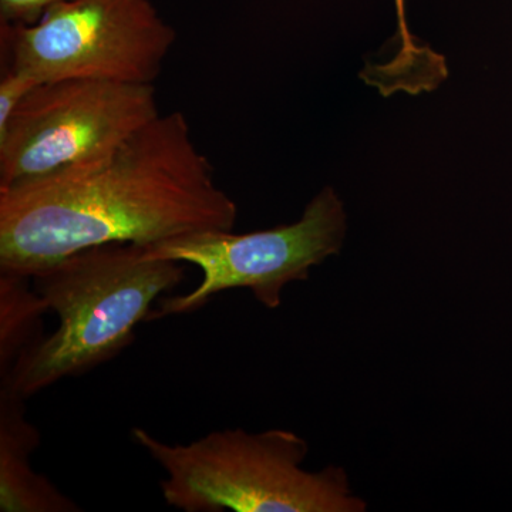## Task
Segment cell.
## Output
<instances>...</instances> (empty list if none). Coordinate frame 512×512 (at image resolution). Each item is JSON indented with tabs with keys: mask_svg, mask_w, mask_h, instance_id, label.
<instances>
[{
	"mask_svg": "<svg viewBox=\"0 0 512 512\" xmlns=\"http://www.w3.org/2000/svg\"><path fill=\"white\" fill-rule=\"evenodd\" d=\"M160 114L154 84H39L0 131V190L104 156Z\"/></svg>",
	"mask_w": 512,
	"mask_h": 512,
	"instance_id": "8992f818",
	"label": "cell"
},
{
	"mask_svg": "<svg viewBox=\"0 0 512 512\" xmlns=\"http://www.w3.org/2000/svg\"><path fill=\"white\" fill-rule=\"evenodd\" d=\"M346 220L339 195L325 187L291 225L249 234L211 229L146 247L150 258L195 265L202 272L197 288L161 299L147 320L198 311L217 293L237 288L249 289L266 308H279L286 285L306 281L312 268L339 254Z\"/></svg>",
	"mask_w": 512,
	"mask_h": 512,
	"instance_id": "5b68a950",
	"label": "cell"
},
{
	"mask_svg": "<svg viewBox=\"0 0 512 512\" xmlns=\"http://www.w3.org/2000/svg\"><path fill=\"white\" fill-rule=\"evenodd\" d=\"M6 66L37 83L154 84L177 35L151 0H66L32 25L0 22Z\"/></svg>",
	"mask_w": 512,
	"mask_h": 512,
	"instance_id": "277c9868",
	"label": "cell"
},
{
	"mask_svg": "<svg viewBox=\"0 0 512 512\" xmlns=\"http://www.w3.org/2000/svg\"><path fill=\"white\" fill-rule=\"evenodd\" d=\"M39 84L28 74L18 72L12 67L6 66L3 69L0 79V131L5 130L20 103Z\"/></svg>",
	"mask_w": 512,
	"mask_h": 512,
	"instance_id": "30bf717a",
	"label": "cell"
},
{
	"mask_svg": "<svg viewBox=\"0 0 512 512\" xmlns=\"http://www.w3.org/2000/svg\"><path fill=\"white\" fill-rule=\"evenodd\" d=\"M29 276L2 272L0 276V373L8 376L18 357L43 338L42 316L49 311Z\"/></svg>",
	"mask_w": 512,
	"mask_h": 512,
	"instance_id": "ba28073f",
	"label": "cell"
},
{
	"mask_svg": "<svg viewBox=\"0 0 512 512\" xmlns=\"http://www.w3.org/2000/svg\"><path fill=\"white\" fill-rule=\"evenodd\" d=\"M32 279L59 326L2 377V384L25 399L120 355L151 305L181 284L184 266L150 258L140 245L107 244L67 256Z\"/></svg>",
	"mask_w": 512,
	"mask_h": 512,
	"instance_id": "7a4b0ae2",
	"label": "cell"
},
{
	"mask_svg": "<svg viewBox=\"0 0 512 512\" xmlns=\"http://www.w3.org/2000/svg\"><path fill=\"white\" fill-rule=\"evenodd\" d=\"M399 18L400 50L393 62L380 66V73L387 82L400 87H414L431 79L443 63V57L420 47L407 28L406 0H394Z\"/></svg>",
	"mask_w": 512,
	"mask_h": 512,
	"instance_id": "9c48e42d",
	"label": "cell"
},
{
	"mask_svg": "<svg viewBox=\"0 0 512 512\" xmlns=\"http://www.w3.org/2000/svg\"><path fill=\"white\" fill-rule=\"evenodd\" d=\"M25 397L2 384L0 390V511L76 512L73 500L32 467L40 433L25 417Z\"/></svg>",
	"mask_w": 512,
	"mask_h": 512,
	"instance_id": "52a82bcc",
	"label": "cell"
},
{
	"mask_svg": "<svg viewBox=\"0 0 512 512\" xmlns=\"http://www.w3.org/2000/svg\"><path fill=\"white\" fill-rule=\"evenodd\" d=\"M66 0H0V22L32 25L50 6Z\"/></svg>",
	"mask_w": 512,
	"mask_h": 512,
	"instance_id": "8fae6325",
	"label": "cell"
},
{
	"mask_svg": "<svg viewBox=\"0 0 512 512\" xmlns=\"http://www.w3.org/2000/svg\"><path fill=\"white\" fill-rule=\"evenodd\" d=\"M133 440L163 468L164 501L185 512H362L348 474L330 466L303 470L308 444L288 430L214 431L190 444H168L147 430Z\"/></svg>",
	"mask_w": 512,
	"mask_h": 512,
	"instance_id": "3957f363",
	"label": "cell"
},
{
	"mask_svg": "<svg viewBox=\"0 0 512 512\" xmlns=\"http://www.w3.org/2000/svg\"><path fill=\"white\" fill-rule=\"evenodd\" d=\"M237 218L187 117L173 111L104 156L0 190V272L32 278L83 249L231 231Z\"/></svg>",
	"mask_w": 512,
	"mask_h": 512,
	"instance_id": "6da1fadb",
	"label": "cell"
}]
</instances>
